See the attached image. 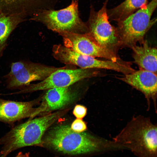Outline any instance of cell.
Masks as SVG:
<instances>
[{
    "instance_id": "obj_3",
    "label": "cell",
    "mask_w": 157,
    "mask_h": 157,
    "mask_svg": "<svg viewBox=\"0 0 157 157\" xmlns=\"http://www.w3.org/2000/svg\"><path fill=\"white\" fill-rule=\"evenodd\" d=\"M65 112L60 111L29 119L15 126L0 139V144L3 145L1 154L7 155L26 147H43L42 138L45 131Z\"/></svg>"
},
{
    "instance_id": "obj_5",
    "label": "cell",
    "mask_w": 157,
    "mask_h": 157,
    "mask_svg": "<svg viewBox=\"0 0 157 157\" xmlns=\"http://www.w3.org/2000/svg\"><path fill=\"white\" fill-rule=\"evenodd\" d=\"M31 19L42 23L48 29L58 33L65 31L83 34L88 32L86 23L80 17L76 0H72L70 4L63 9L43 10Z\"/></svg>"
},
{
    "instance_id": "obj_17",
    "label": "cell",
    "mask_w": 157,
    "mask_h": 157,
    "mask_svg": "<svg viewBox=\"0 0 157 157\" xmlns=\"http://www.w3.org/2000/svg\"><path fill=\"white\" fill-rule=\"evenodd\" d=\"M26 17L20 14H0V48L5 49L8 37Z\"/></svg>"
},
{
    "instance_id": "obj_4",
    "label": "cell",
    "mask_w": 157,
    "mask_h": 157,
    "mask_svg": "<svg viewBox=\"0 0 157 157\" xmlns=\"http://www.w3.org/2000/svg\"><path fill=\"white\" fill-rule=\"evenodd\" d=\"M157 1L151 0L136 12L117 22L115 28L121 47L131 48L144 40L146 33L156 22V19L151 18L156 8Z\"/></svg>"
},
{
    "instance_id": "obj_23",
    "label": "cell",
    "mask_w": 157,
    "mask_h": 157,
    "mask_svg": "<svg viewBox=\"0 0 157 157\" xmlns=\"http://www.w3.org/2000/svg\"></svg>"
},
{
    "instance_id": "obj_14",
    "label": "cell",
    "mask_w": 157,
    "mask_h": 157,
    "mask_svg": "<svg viewBox=\"0 0 157 157\" xmlns=\"http://www.w3.org/2000/svg\"><path fill=\"white\" fill-rule=\"evenodd\" d=\"M39 99L26 101H17L0 98V122L12 123L30 118L35 109Z\"/></svg>"
},
{
    "instance_id": "obj_6",
    "label": "cell",
    "mask_w": 157,
    "mask_h": 157,
    "mask_svg": "<svg viewBox=\"0 0 157 157\" xmlns=\"http://www.w3.org/2000/svg\"><path fill=\"white\" fill-rule=\"evenodd\" d=\"M108 1H105L98 11H96L92 6L90 7L89 18L86 22L88 30L85 33L99 46L117 54L120 43L116 28L109 20Z\"/></svg>"
},
{
    "instance_id": "obj_20",
    "label": "cell",
    "mask_w": 157,
    "mask_h": 157,
    "mask_svg": "<svg viewBox=\"0 0 157 157\" xmlns=\"http://www.w3.org/2000/svg\"><path fill=\"white\" fill-rule=\"evenodd\" d=\"M29 153H26L25 154L22 152L19 153L15 157H30Z\"/></svg>"
},
{
    "instance_id": "obj_16",
    "label": "cell",
    "mask_w": 157,
    "mask_h": 157,
    "mask_svg": "<svg viewBox=\"0 0 157 157\" xmlns=\"http://www.w3.org/2000/svg\"><path fill=\"white\" fill-rule=\"evenodd\" d=\"M148 0H126L117 6L107 10L110 20L121 21L147 4Z\"/></svg>"
},
{
    "instance_id": "obj_18",
    "label": "cell",
    "mask_w": 157,
    "mask_h": 157,
    "mask_svg": "<svg viewBox=\"0 0 157 157\" xmlns=\"http://www.w3.org/2000/svg\"><path fill=\"white\" fill-rule=\"evenodd\" d=\"M70 127L72 130L77 133L83 132L87 129L85 122L82 119L77 118L74 121Z\"/></svg>"
},
{
    "instance_id": "obj_19",
    "label": "cell",
    "mask_w": 157,
    "mask_h": 157,
    "mask_svg": "<svg viewBox=\"0 0 157 157\" xmlns=\"http://www.w3.org/2000/svg\"><path fill=\"white\" fill-rule=\"evenodd\" d=\"M87 108L83 105H77L74 107L73 113L77 119H82L86 115Z\"/></svg>"
},
{
    "instance_id": "obj_9",
    "label": "cell",
    "mask_w": 157,
    "mask_h": 157,
    "mask_svg": "<svg viewBox=\"0 0 157 157\" xmlns=\"http://www.w3.org/2000/svg\"><path fill=\"white\" fill-rule=\"evenodd\" d=\"M52 51L54 58L61 62L76 65L82 68L105 69L119 72L122 67L119 63L109 60H98L95 57L77 52L60 44L54 45Z\"/></svg>"
},
{
    "instance_id": "obj_1",
    "label": "cell",
    "mask_w": 157,
    "mask_h": 157,
    "mask_svg": "<svg viewBox=\"0 0 157 157\" xmlns=\"http://www.w3.org/2000/svg\"><path fill=\"white\" fill-rule=\"evenodd\" d=\"M42 140L43 146L58 152L71 155L121 149L120 146L112 140H106L84 132H76L67 125H60L53 127Z\"/></svg>"
},
{
    "instance_id": "obj_21",
    "label": "cell",
    "mask_w": 157,
    "mask_h": 157,
    "mask_svg": "<svg viewBox=\"0 0 157 157\" xmlns=\"http://www.w3.org/2000/svg\"><path fill=\"white\" fill-rule=\"evenodd\" d=\"M7 155L5 154H1L0 157H6Z\"/></svg>"
},
{
    "instance_id": "obj_12",
    "label": "cell",
    "mask_w": 157,
    "mask_h": 157,
    "mask_svg": "<svg viewBox=\"0 0 157 157\" xmlns=\"http://www.w3.org/2000/svg\"><path fill=\"white\" fill-rule=\"evenodd\" d=\"M60 0H0V14L32 17L45 10L54 9Z\"/></svg>"
},
{
    "instance_id": "obj_2",
    "label": "cell",
    "mask_w": 157,
    "mask_h": 157,
    "mask_svg": "<svg viewBox=\"0 0 157 157\" xmlns=\"http://www.w3.org/2000/svg\"><path fill=\"white\" fill-rule=\"evenodd\" d=\"M157 126L141 115L134 116L112 140L137 157H157Z\"/></svg>"
},
{
    "instance_id": "obj_22",
    "label": "cell",
    "mask_w": 157,
    "mask_h": 157,
    "mask_svg": "<svg viewBox=\"0 0 157 157\" xmlns=\"http://www.w3.org/2000/svg\"><path fill=\"white\" fill-rule=\"evenodd\" d=\"M4 49L2 48H0V55L2 53Z\"/></svg>"
},
{
    "instance_id": "obj_10",
    "label": "cell",
    "mask_w": 157,
    "mask_h": 157,
    "mask_svg": "<svg viewBox=\"0 0 157 157\" xmlns=\"http://www.w3.org/2000/svg\"><path fill=\"white\" fill-rule=\"evenodd\" d=\"M58 34L63 38L64 45L77 52L95 58H103L116 62H125L122 60L117 54L97 44L85 33L65 31Z\"/></svg>"
},
{
    "instance_id": "obj_7",
    "label": "cell",
    "mask_w": 157,
    "mask_h": 157,
    "mask_svg": "<svg viewBox=\"0 0 157 157\" xmlns=\"http://www.w3.org/2000/svg\"><path fill=\"white\" fill-rule=\"evenodd\" d=\"M97 69L82 68L69 69H66L65 67H60L41 81L30 84L13 94L27 93L53 88L69 87L82 79L102 75Z\"/></svg>"
},
{
    "instance_id": "obj_11",
    "label": "cell",
    "mask_w": 157,
    "mask_h": 157,
    "mask_svg": "<svg viewBox=\"0 0 157 157\" xmlns=\"http://www.w3.org/2000/svg\"><path fill=\"white\" fill-rule=\"evenodd\" d=\"M117 78L144 94L147 101L148 110L150 108L151 100H152L155 112L156 113L157 74L146 70L140 69Z\"/></svg>"
},
{
    "instance_id": "obj_8",
    "label": "cell",
    "mask_w": 157,
    "mask_h": 157,
    "mask_svg": "<svg viewBox=\"0 0 157 157\" xmlns=\"http://www.w3.org/2000/svg\"><path fill=\"white\" fill-rule=\"evenodd\" d=\"M60 68L29 61L13 63L10 72L5 76L7 87L10 89H19L32 82L43 80Z\"/></svg>"
},
{
    "instance_id": "obj_13",
    "label": "cell",
    "mask_w": 157,
    "mask_h": 157,
    "mask_svg": "<svg viewBox=\"0 0 157 157\" xmlns=\"http://www.w3.org/2000/svg\"><path fill=\"white\" fill-rule=\"evenodd\" d=\"M47 90L42 98L40 105L35 108L29 119L61 109L73 102L77 97L76 93L69 87L53 88Z\"/></svg>"
},
{
    "instance_id": "obj_15",
    "label": "cell",
    "mask_w": 157,
    "mask_h": 157,
    "mask_svg": "<svg viewBox=\"0 0 157 157\" xmlns=\"http://www.w3.org/2000/svg\"><path fill=\"white\" fill-rule=\"evenodd\" d=\"M131 48L133 51V57L134 62L140 69H144L157 74V50L156 47L149 45L144 40Z\"/></svg>"
}]
</instances>
